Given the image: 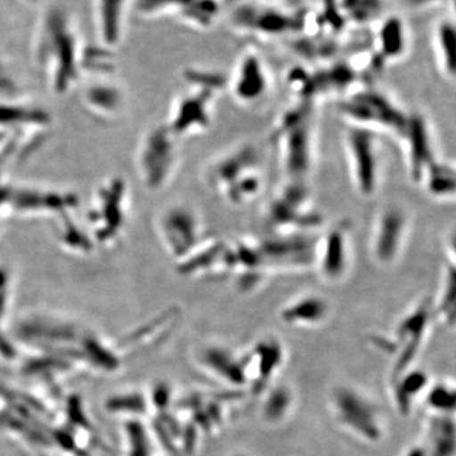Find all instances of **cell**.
Returning a JSON list of instances; mask_svg holds the SVG:
<instances>
[{"mask_svg":"<svg viewBox=\"0 0 456 456\" xmlns=\"http://www.w3.org/2000/svg\"><path fill=\"white\" fill-rule=\"evenodd\" d=\"M435 44H436L441 70L450 79L456 80V23L454 20L441 23L437 28Z\"/></svg>","mask_w":456,"mask_h":456,"instance_id":"obj_21","label":"cell"},{"mask_svg":"<svg viewBox=\"0 0 456 456\" xmlns=\"http://www.w3.org/2000/svg\"><path fill=\"white\" fill-rule=\"evenodd\" d=\"M398 141L403 150L408 176L415 184L422 185L428 171L440 160L436 136L428 116L419 110H410L406 130Z\"/></svg>","mask_w":456,"mask_h":456,"instance_id":"obj_12","label":"cell"},{"mask_svg":"<svg viewBox=\"0 0 456 456\" xmlns=\"http://www.w3.org/2000/svg\"><path fill=\"white\" fill-rule=\"evenodd\" d=\"M182 163L179 139L167 125L154 128L141 145V178L152 191L169 185Z\"/></svg>","mask_w":456,"mask_h":456,"instance_id":"obj_7","label":"cell"},{"mask_svg":"<svg viewBox=\"0 0 456 456\" xmlns=\"http://www.w3.org/2000/svg\"><path fill=\"white\" fill-rule=\"evenodd\" d=\"M264 224L274 235H318L323 231L325 216L307 182L285 180L266 204Z\"/></svg>","mask_w":456,"mask_h":456,"instance_id":"obj_4","label":"cell"},{"mask_svg":"<svg viewBox=\"0 0 456 456\" xmlns=\"http://www.w3.org/2000/svg\"><path fill=\"white\" fill-rule=\"evenodd\" d=\"M375 53L384 65L404 59L410 46L407 27L397 16H389L383 20L377 35Z\"/></svg>","mask_w":456,"mask_h":456,"instance_id":"obj_17","label":"cell"},{"mask_svg":"<svg viewBox=\"0 0 456 456\" xmlns=\"http://www.w3.org/2000/svg\"><path fill=\"white\" fill-rule=\"evenodd\" d=\"M353 265V226L341 220L317 237L314 265L318 275L329 283H338L349 275Z\"/></svg>","mask_w":456,"mask_h":456,"instance_id":"obj_11","label":"cell"},{"mask_svg":"<svg viewBox=\"0 0 456 456\" xmlns=\"http://www.w3.org/2000/svg\"><path fill=\"white\" fill-rule=\"evenodd\" d=\"M204 183L232 207L253 203L264 193L265 171L260 150L245 142L216 156L203 173Z\"/></svg>","mask_w":456,"mask_h":456,"instance_id":"obj_3","label":"cell"},{"mask_svg":"<svg viewBox=\"0 0 456 456\" xmlns=\"http://www.w3.org/2000/svg\"><path fill=\"white\" fill-rule=\"evenodd\" d=\"M248 20H251L242 22L241 26L263 36H278L290 29L289 18L278 12H256V9H254V16H248Z\"/></svg>","mask_w":456,"mask_h":456,"instance_id":"obj_22","label":"cell"},{"mask_svg":"<svg viewBox=\"0 0 456 456\" xmlns=\"http://www.w3.org/2000/svg\"><path fill=\"white\" fill-rule=\"evenodd\" d=\"M329 305L322 297L307 294L296 299L281 312L284 321L290 323H317L326 317Z\"/></svg>","mask_w":456,"mask_h":456,"instance_id":"obj_20","label":"cell"},{"mask_svg":"<svg viewBox=\"0 0 456 456\" xmlns=\"http://www.w3.org/2000/svg\"><path fill=\"white\" fill-rule=\"evenodd\" d=\"M218 94L189 86L171 110L167 126L179 140L200 136L211 128Z\"/></svg>","mask_w":456,"mask_h":456,"instance_id":"obj_13","label":"cell"},{"mask_svg":"<svg viewBox=\"0 0 456 456\" xmlns=\"http://www.w3.org/2000/svg\"><path fill=\"white\" fill-rule=\"evenodd\" d=\"M23 2L28 3V4H35V3L40 2V0H23Z\"/></svg>","mask_w":456,"mask_h":456,"instance_id":"obj_26","label":"cell"},{"mask_svg":"<svg viewBox=\"0 0 456 456\" xmlns=\"http://www.w3.org/2000/svg\"><path fill=\"white\" fill-rule=\"evenodd\" d=\"M320 235V233H318ZM318 235H274L255 237L261 261L268 274L314 269Z\"/></svg>","mask_w":456,"mask_h":456,"instance_id":"obj_9","label":"cell"},{"mask_svg":"<svg viewBox=\"0 0 456 456\" xmlns=\"http://www.w3.org/2000/svg\"><path fill=\"white\" fill-rule=\"evenodd\" d=\"M158 231L165 250L176 263L184 260L207 239L200 213L188 204H173L161 213Z\"/></svg>","mask_w":456,"mask_h":456,"instance_id":"obj_8","label":"cell"},{"mask_svg":"<svg viewBox=\"0 0 456 456\" xmlns=\"http://www.w3.org/2000/svg\"><path fill=\"white\" fill-rule=\"evenodd\" d=\"M446 253H448V261L456 265V228L449 233L446 239Z\"/></svg>","mask_w":456,"mask_h":456,"instance_id":"obj_24","label":"cell"},{"mask_svg":"<svg viewBox=\"0 0 456 456\" xmlns=\"http://www.w3.org/2000/svg\"><path fill=\"white\" fill-rule=\"evenodd\" d=\"M184 277L202 278L231 274V241L207 237L202 245L176 263Z\"/></svg>","mask_w":456,"mask_h":456,"instance_id":"obj_15","label":"cell"},{"mask_svg":"<svg viewBox=\"0 0 456 456\" xmlns=\"http://www.w3.org/2000/svg\"><path fill=\"white\" fill-rule=\"evenodd\" d=\"M410 224V215L401 204L389 203L378 211L369 240L375 264L388 268L398 263L406 248Z\"/></svg>","mask_w":456,"mask_h":456,"instance_id":"obj_10","label":"cell"},{"mask_svg":"<svg viewBox=\"0 0 456 456\" xmlns=\"http://www.w3.org/2000/svg\"><path fill=\"white\" fill-rule=\"evenodd\" d=\"M344 147L351 184L356 193L365 200L377 196L383 180L382 136L346 126Z\"/></svg>","mask_w":456,"mask_h":456,"instance_id":"obj_6","label":"cell"},{"mask_svg":"<svg viewBox=\"0 0 456 456\" xmlns=\"http://www.w3.org/2000/svg\"><path fill=\"white\" fill-rule=\"evenodd\" d=\"M434 302L435 317L445 326H456V265L444 263L441 285Z\"/></svg>","mask_w":456,"mask_h":456,"instance_id":"obj_18","label":"cell"},{"mask_svg":"<svg viewBox=\"0 0 456 456\" xmlns=\"http://www.w3.org/2000/svg\"><path fill=\"white\" fill-rule=\"evenodd\" d=\"M426 193L437 200H456V163L437 161L422 183Z\"/></svg>","mask_w":456,"mask_h":456,"instance_id":"obj_19","label":"cell"},{"mask_svg":"<svg viewBox=\"0 0 456 456\" xmlns=\"http://www.w3.org/2000/svg\"><path fill=\"white\" fill-rule=\"evenodd\" d=\"M33 53L53 88L59 93L73 88L84 71L86 47L70 12L60 5L42 12L33 35Z\"/></svg>","mask_w":456,"mask_h":456,"instance_id":"obj_1","label":"cell"},{"mask_svg":"<svg viewBox=\"0 0 456 456\" xmlns=\"http://www.w3.org/2000/svg\"><path fill=\"white\" fill-rule=\"evenodd\" d=\"M316 103L297 101L279 116L269 134L285 180L307 182L317 160Z\"/></svg>","mask_w":456,"mask_h":456,"instance_id":"obj_2","label":"cell"},{"mask_svg":"<svg viewBox=\"0 0 456 456\" xmlns=\"http://www.w3.org/2000/svg\"><path fill=\"white\" fill-rule=\"evenodd\" d=\"M132 0H93V20L99 44L112 51L121 45Z\"/></svg>","mask_w":456,"mask_h":456,"instance_id":"obj_16","label":"cell"},{"mask_svg":"<svg viewBox=\"0 0 456 456\" xmlns=\"http://www.w3.org/2000/svg\"><path fill=\"white\" fill-rule=\"evenodd\" d=\"M196 0H132V7L143 18H158L169 14H182L191 7Z\"/></svg>","mask_w":456,"mask_h":456,"instance_id":"obj_23","label":"cell"},{"mask_svg":"<svg viewBox=\"0 0 456 456\" xmlns=\"http://www.w3.org/2000/svg\"><path fill=\"white\" fill-rule=\"evenodd\" d=\"M412 4H428V3H439L443 2V0H411Z\"/></svg>","mask_w":456,"mask_h":456,"instance_id":"obj_25","label":"cell"},{"mask_svg":"<svg viewBox=\"0 0 456 456\" xmlns=\"http://www.w3.org/2000/svg\"><path fill=\"white\" fill-rule=\"evenodd\" d=\"M338 114L346 126L364 128L375 134L401 139L410 110H404L392 95L375 86H360L338 102Z\"/></svg>","mask_w":456,"mask_h":456,"instance_id":"obj_5","label":"cell"},{"mask_svg":"<svg viewBox=\"0 0 456 456\" xmlns=\"http://www.w3.org/2000/svg\"><path fill=\"white\" fill-rule=\"evenodd\" d=\"M228 89L241 106L251 107L261 103L268 95L270 77L268 69L256 53H248L240 59Z\"/></svg>","mask_w":456,"mask_h":456,"instance_id":"obj_14","label":"cell"}]
</instances>
